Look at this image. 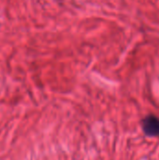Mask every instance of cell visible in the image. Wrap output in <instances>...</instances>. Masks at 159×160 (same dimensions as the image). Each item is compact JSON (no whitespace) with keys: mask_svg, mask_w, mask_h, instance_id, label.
Here are the masks:
<instances>
[{"mask_svg":"<svg viewBox=\"0 0 159 160\" xmlns=\"http://www.w3.org/2000/svg\"><path fill=\"white\" fill-rule=\"evenodd\" d=\"M142 128L147 137H158L159 117L153 114L146 115L142 121Z\"/></svg>","mask_w":159,"mask_h":160,"instance_id":"cell-1","label":"cell"}]
</instances>
